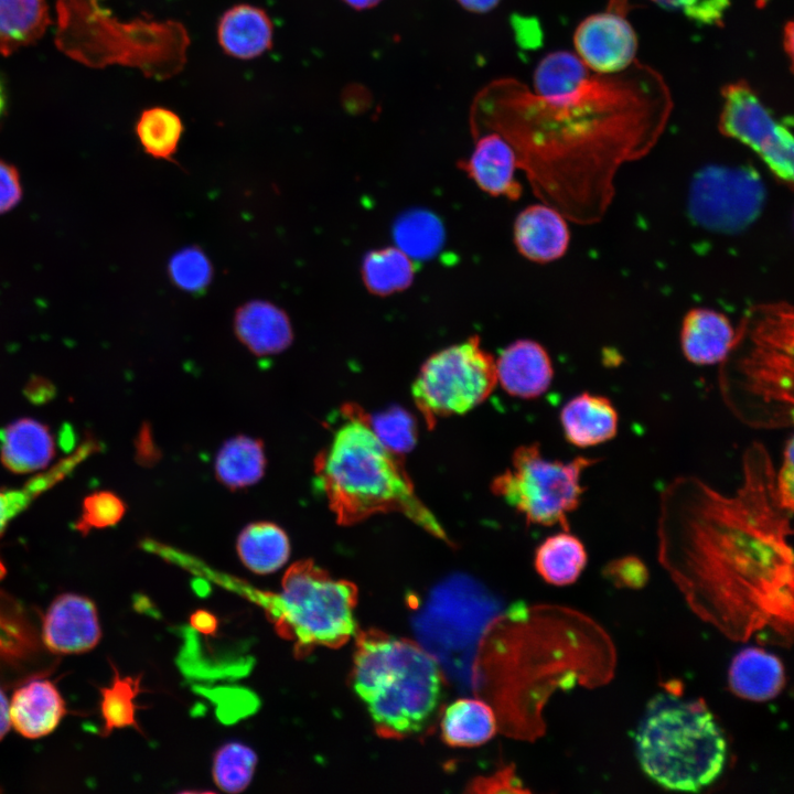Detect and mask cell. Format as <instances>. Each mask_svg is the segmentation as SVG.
Returning a JSON list of instances; mask_svg holds the SVG:
<instances>
[{
	"instance_id": "1",
	"label": "cell",
	"mask_w": 794,
	"mask_h": 794,
	"mask_svg": "<svg viewBox=\"0 0 794 794\" xmlns=\"http://www.w3.org/2000/svg\"><path fill=\"white\" fill-rule=\"evenodd\" d=\"M732 495L696 476H678L661 493L658 559L690 608L727 636L744 641L793 626V509L785 507L766 448L744 452Z\"/></svg>"
},
{
	"instance_id": "2",
	"label": "cell",
	"mask_w": 794,
	"mask_h": 794,
	"mask_svg": "<svg viewBox=\"0 0 794 794\" xmlns=\"http://www.w3.org/2000/svg\"><path fill=\"white\" fill-rule=\"evenodd\" d=\"M330 442L314 460L316 484L340 525L350 526L382 513H401L434 537L449 538L415 491L400 454L372 429L369 415L344 405Z\"/></svg>"
},
{
	"instance_id": "3",
	"label": "cell",
	"mask_w": 794,
	"mask_h": 794,
	"mask_svg": "<svg viewBox=\"0 0 794 794\" xmlns=\"http://www.w3.org/2000/svg\"><path fill=\"white\" fill-rule=\"evenodd\" d=\"M355 635L352 686L376 731L387 738L421 732L443 698L437 661L408 639L374 629Z\"/></svg>"
},
{
	"instance_id": "4",
	"label": "cell",
	"mask_w": 794,
	"mask_h": 794,
	"mask_svg": "<svg viewBox=\"0 0 794 794\" xmlns=\"http://www.w3.org/2000/svg\"><path fill=\"white\" fill-rule=\"evenodd\" d=\"M793 329L788 303L752 308L721 363L725 399L750 426L780 428L793 422Z\"/></svg>"
},
{
	"instance_id": "5",
	"label": "cell",
	"mask_w": 794,
	"mask_h": 794,
	"mask_svg": "<svg viewBox=\"0 0 794 794\" xmlns=\"http://www.w3.org/2000/svg\"><path fill=\"white\" fill-rule=\"evenodd\" d=\"M636 755L656 784L698 792L722 772L727 742L700 699L661 693L647 705L635 736Z\"/></svg>"
},
{
	"instance_id": "6",
	"label": "cell",
	"mask_w": 794,
	"mask_h": 794,
	"mask_svg": "<svg viewBox=\"0 0 794 794\" xmlns=\"http://www.w3.org/2000/svg\"><path fill=\"white\" fill-rule=\"evenodd\" d=\"M92 0H60V24L88 30L86 34L58 32L61 49L87 64L119 63L164 79L186 63L190 37L183 24L173 21L135 20L121 23Z\"/></svg>"
},
{
	"instance_id": "7",
	"label": "cell",
	"mask_w": 794,
	"mask_h": 794,
	"mask_svg": "<svg viewBox=\"0 0 794 794\" xmlns=\"http://www.w3.org/2000/svg\"><path fill=\"white\" fill-rule=\"evenodd\" d=\"M354 583L333 579L313 560L294 562L283 575L278 594L256 598L278 634L293 643L297 658L314 647L337 648L356 633Z\"/></svg>"
},
{
	"instance_id": "8",
	"label": "cell",
	"mask_w": 794,
	"mask_h": 794,
	"mask_svg": "<svg viewBox=\"0 0 794 794\" xmlns=\"http://www.w3.org/2000/svg\"><path fill=\"white\" fill-rule=\"evenodd\" d=\"M599 458L577 457L569 462L543 457L538 443L517 448L512 468L494 478L495 495L524 515L528 523L569 530L568 516L580 504L584 470Z\"/></svg>"
},
{
	"instance_id": "9",
	"label": "cell",
	"mask_w": 794,
	"mask_h": 794,
	"mask_svg": "<svg viewBox=\"0 0 794 794\" xmlns=\"http://www.w3.org/2000/svg\"><path fill=\"white\" fill-rule=\"evenodd\" d=\"M497 383L495 360L479 336L432 354L421 366L411 391L426 425L462 415L483 403Z\"/></svg>"
},
{
	"instance_id": "10",
	"label": "cell",
	"mask_w": 794,
	"mask_h": 794,
	"mask_svg": "<svg viewBox=\"0 0 794 794\" xmlns=\"http://www.w3.org/2000/svg\"><path fill=\"white\" fill-rule=\"evenodd\" d=\"M764 196L761 178L752 168L708 167L691 182L689 213L707 229L732 234L758 218Z\"/></svg>"
},
{
	"instance_id": "11",
	"label": "cell",
	"mask_w": 794,
	"mask_h": 794,
	"mask_svg": "<svg viewBox=\"0 0 794 794\" xmlns=\"http://www.w3.org/2000/svg\"><path fill=\"white\" fill-rule=\"evenodd\" d=\"M719 127L723 135L750 147L782 182L793 184L794 140L785 121H777L744 82L722 90Z\"/></svg>"
},
{
	"instance_id": "12",
	"label": "cell",
	"mask_w": 794,
	"mask_h": 794,
	"mask_svg": "<svg viewBox=\"0 0 794 794\" xmlns=\"http://www.w3.org/2000/svg\"><path fill=\"white\" fill-rule=\"evenodd\" d=\"M578 57L593 72L614 74L630 67L637 40L627 20L618 11L584 19L573 35Z\"/></svg>"
},
{
	"instance_id": "13",
	"label": "cell",
	"mask_w": 794,
	"mask_h": 794,
	"mask_svg": "<svg viewBox=\"0 0 794 794\" xmlns=\"http://www.w3.org/2000/svg\"><path fill=\"white\" fill-rule=\"evenodd\" d=\"M101 636L94 602L83 596L64 593L50 605L43 621L46 647L60 654L84 653Z\"/></svg>"
},
{
	"instance_id": "14",
	"label": "cell",
	"mask_w": 794,
	"mask_h": 794,
	"mask_svg": "<svg viewBox=\"0 0 794 794\" xmlns=\"http://www.w3.org/2000/svg\"><path fill=\"white\" fill-rule=\"evenodd\" d=\"M497 382L512 396L535 398L544 394L554 376L546 350L532 340H518L495 361Z\"/></svg>"
},
{
	"instance_id": "15",
	"label": "cell",
	"mask_w": 794,
	"mask_h": 794,
	"mask_svg": "<svg viewBox=\"0 0 794 794\" xmlns=\"http://www.w3.org/2000/svg\"><path fill=\"white\" fill-rule=\"evenodd\" d=\"M513 235L521 255L541 264L562 257L570 239L565 216L549 204L523 210L515 219Z\"/></svg>"
},
{
	"instance_id": "16",
	"label": "cell",
	"mask_w": 794,
	"mask_h": 794,
	"mask_svg": "<svg viewBox=\"0 0 794 794\" xmlns=\"http://www.w3.org/2000/svg\"><path fill=\"white\" fill-rule=\"evenodd\" d=\"M738 336V329L723 313L708 308H694L684 316L680 347L690 363L712 365L727 358Z\"/></svg>"
},
{
	"instance_id": "17",
	"label": "cell",
	"mask_w": 794,
	"mask_h": 794,
	"mask_svg": "<svg viewBox=\"0 0 794 794\" xmlns=\"http://www.w3.org/2000/svg\"><path fill=\"white\" fill-rule=\"evenodd\" d=\"M234 331L239 342L257 356L281 353L293 340L289 315L267 300H251L237 308Z\"/></svg>"
},
{
	"instance_id": "18",
	"label": "cell",
	"mask_w": 794,
	"mask_h": 794,
	"mask_svg": "<svg viewBox=\"0 0 794 794\" xmlns=\"http://www.w3.org/2000/svg\"><path fill=\"white\" fill-rule=\"evenodd\" d=\"M9 711L14 729L25 738L36 739L57 727L66 713V707L52 682L35 679L15 690Z\"/></svg>"
},
{
	"instance_id": "19",
	"label": "cell",
	"mask_w": 794,
	"mask_h": 794,
	"mask_svg": "<svg viewBox=\"0 0 794 794\" xmlns=\"http://www.w3.org/2000/svg\"><path fill=\"white\" fill-rule=\"evenodd\" d=\"M222 50L239 60H251L271 49L273 25L265 10L248 3L226 10L217 24Z\"/></svg>"
},
{
	"instance_id": "20",
	"label": "cell",
	"mask_w": 794,
	"mask_h": 794,
	"mask_svg": "<svg viewBox=\"0 0 794 794\" xmlns=\"http://www.w3.org/2000/svg\"><path fill=\"white\" fill-rule=\"evenodd\" d=\"M560 422L564 434L571 444L588 448L615 437L619 415L609 398L581 393L562 407Z\"/></svg>"
},
{
	"instance_id": "21",
	"label": "cell",
	"mask_w": 794,
	"mask_h": 794,
	"mask_svg": "<svg viewBox=\"0 0 794 794\" xmlns=\"http://www.w3.org/2000/svg\"><path fill=\"white\" fill-rule=\"evenodd\" d=\"M516 167L514 149L496 133L482 137L465 163L468 174L480 189L509 200L518 198L522 191L515 179Z\"/></svg>"
},
{
	"instance_id": "22",
	"label": "cell",
	"mask_w": 794,
	"mask_h": 794,
	"mask_svg": "<svg viewBox=\"0 0 794 794\" xmlns=\"http://www.w3.org/2000/svg\"><path fill=\"white\" fill-rule=\"evenodd\" d=\"M54 439L49 428L33 419H19L0 429V458L15 473L45 468L54 455Z\"/></svg>"
},
{
	"instance_id": "23",
	"label": "cell",
	"mask_w": 794,
	"mask_h": 794,
	"mask_svg": "<svg viewBox=\"0 0 794 794\" xmlns=\"http://www.w3.org/2000/svg\"><path fill=\"white\" fill-rule=\"evenodd\" d=\"M728 679L737 696L764 701L776 697L783 689L784 667L775 655L758 647H747L733 657Z\"/></svg>"
},
{
	"instance_id": "24",
	"label": "cell",
	"mask_w": 794,
	"mask_h": 794,
	"mask_svg": "<svg viewBox=\"0 0 794 794\" xmlns=\"http://www.w3.org/2000/svg\"><path fill=\"white\" fill-rule=\"evenodd\" d=\"M495 731L494 711L479 699H458L443 711L441 736L451 747L470 748L483 744L495 734Z\"/></svg>"
},
{
	"instance_id": "25",
	"label": "cell",
	"mask_w": 794,
	"mask_h": 794,
	"mask_svg": "<svg viewBox=\"0 0 794 794\" xmlns=\"http://www.w3.org/2000/svg\"><path fill=\"white\" fill-rule=\"evenodd\" d=\"M50 23L46 0H0V54L33 44Z\"/></svg>"
},
{
	"instance_id": "26",
	"label": "cell",
	"mask_w": 794,
	"mask_h": 794,
	"mask_svg": "<svg viewBox=\"0 0 794 794\" xmlns=\"http://www.w3.org/2000/svg\"><path fill=\"white\" fill-rule=\"evenodd\" d=\"M242 562L253 572L267 575L281 568L290 556L286 532L271 522H256L246 526L237 539Z\"/></svg>"
},
{
	"instance_id": "27",
	"label": "cell",
	"mask_w": 794,
	"mask_h": 794,
	"mask_svg": "<svg viewBox=\"0 0 794 794\" xmlns=\"http://www.w3.org/2000/svg\"><path fill=\"white\" fill-rule=\"evenodd\" d=\"M535 568L548 583H573L587 565L582 541L569 530L547 537L536 549Z\"/></svg>"
},
{
	"instance_id": "28",
	"label": "cell",
	"mask_w": 794,
	"mask_h": 794,
	"mask_svg": "<svg viewBox=\"0 0 794 794\" xmlns=\"http://www.w3.org/2000/svg\"><path fill=\"white\" fill-rule=\"evenodd\" d=\"M265 468L262 442L247 436H236L226 441L215 460L217 479L232 490L255 484L262 478Z\"/></svg>"
},
{
	"instance_id": "29",
	"label": "cell",
	"mask_w": 794,
	"mask_h": 794,
	"mask_svg": "<svg viewBox=\"0 0 794 794\" xmlns=\"http://www.w3.org/2000/svg\"><path fill=\"white\" fill-rule=\"evenodd\" d=\"M415 262L398 247L368 251L362 261V279L376 296H389L407 289L415 278Z\"/></svg>"
},
{
	"instance_id": "30",
	"label": "cell",
	"mask_w": 794,
	"mask_h": 794,
	"mask_svg": "<svg viewBox=\"0 0 794 794\" xmlns=\"http://www.w3.org/2000/svg\"><path fill=\"white\" fill-rule=\"evenodd\" d=\"M396 247L411 259L434 256L444 240L441 221L431 212L412 210L401 214L394 224Z\"/></svg>"
},
{
	"instance_id": "31",
	"label": "cell",
	"mask_w": 794,
	"mask_h": 794,
	"mask_svg": "<svg viewBox=\"0 0 794 794\" xmlns=\"http://www.w3.org/2000/svg\"><path fill=\"white\" fill-rule=\"evenodd\" d=\"M135 129L148 155L173 161L184 131L183 122L176 112L160 106L147 108L140 114Z\"/></svg>"
},
{
	"instance_id": "32",
	"label": "cell",
	"mask_w": 794,
	"mask_h": 794,
	"mask_svg": "<svg viewBox=\"0 0 794 794\" xmlns=\"http://www.w3.org/2000/svg\"><path fill=\"white\" fill-rule=\"evenodd\" d=\"M141 676L121 677L114 667L111 685L100 689V712L104 720L105 734L114 729L133 727L139 730L136 720V698L141 691Z\"/></svg>"
},
{
	"instance_id": "33",
	"label": "cell",
	"mask_w": 794,
	"mask_h": 794,
	"mask_svg": "<svg viewBox=\"0 0 794 794\" xmlns=\"http://www.w3.org/2000/svg\"><path fill=\"white\" fill-rule=\"evenodd\" d=\"M83 459V453L75 451L53 469L31 479L23 487L6 492L0 491V535L6 529L9 521L23 512L37 495L67 475Z\"/></svg>"
},
{
	"instance_id": "34",
	"label": "cell",
	"mask_w": 794,
	"mask_h": 794,
	"mask_svg": "<svg viewBox=\"0 0 794 794\" xmlns=\"http://www.w3.org/2000/svg\"><path fill=\"white\" fill-rule=\"evenodd\" d=\"M257 764L254 750L239 742L223 745L214 755L213 779L228 793H239L250 783Z\"/></svg>"
},
{
	"instance_id": "35",
	"label": "cell",
	"mask_w": 794,
	"mask_h": 794,
	"mask_svg": "<svg viewBox=\"0 0 794 794\" xmlns=\"http://www.w3.org/2000/svg\"><path fill=\"white\" fill-rule=\"evenodd\" d=\"M168 275L180 290L191 294H203L213 279V266L198 246H187L169 259Z\"/></svg>"
},
{
	"instance_id": "36",
	"label": "cell",
	"mask_w": 794,
	"mask_h": 794,
	"mask_svg": "<svg viewBox=\"0 0 794 794\" xmlns=\"http://www.w3.org/2000/svg\"><path fill=\"white\" fill-rule=\"evenodd\" d=\"M371 426L377 438L390 451L403 454L412 450L417 441L414 417L400 407H391L375 416L369 415Z\"/></svg>"
},
{
	"instance_id": "37",
	"label": "cell",
	"mask_w": 794,
	"mask_h": 794,
	"mask_svg": "<svg viewBox=\"0 0 794 794\" xmlns=\"http://www.w3.org/2000/svg\"><path fill=\"white\" fill-rule=\"evenodd\" d=\"M125 514L124 502L114 493L103 491L86 497L83 513L77 524L81 532L104 528L118 523Z\"/></svg>"
},
{
	"instance_id": "38",
	"label": "cell",
	"mask_w": 794,
	"mask_h": 794,
	"mask_svg": "<svg viewBox=\"0 0 794 794\" xmlns=\"http://www.w3.org/2000/svg\"><path fill=\"white\" fill-rule=\"evenodd\" d=\"M663 8L683 12L687 18L699 24L713 25L719 23L730 0H652Z\"/></svg>"
},
{
	"instance_id": "39",
	"label": "cell",
	"mask_w": 794,
	"mask_h": 794,
	"mask_svg": "<svg viewBox=\"0 0 794 794\" xmlns=\"http://www.w3.org/2000/svg\"><path fill=\"white\" fill-rule=\"evenodd\" d=\"M603 575L616 587L640 589L648 579V570L644 562L635 556H624L610 561Z\"/></svg>"
},
{
	"instance_id": "40",
	"label": "cell",
	"mask_w": 794,
	"mask_h": 794,
	"mask_svg": "<svg viewBox=\"0 0 794 794\" xmlns=\"http://www.w3.org/2000/svg\"><path fill=\"white\" fill-rule=\"evenodd\" d=\"M23 194L17 168L0 159V214L11 211Z\"/></svg>"
},
{
	"instance_id": "41",
	"label": "cell",
	"mask_w": 794,
	"mask_h": 794,
	"mask_svg": "<svg viewBox=\"0 0 794 794\" xmlns=\"http://www.w3.org/2000/svg\"><path fill=\"white\" fill-rule=\"evenodd\" d=\"M793 470V438L790 437L783 451L781 466L775 471V483L783 505L794 511Z\"/></svg>"
},
{
	"instance_id": "42",
	"label": "cell",
	"mask_w": 794,
	"mask_h": 794,
	"mask_svg": "<svg viewBox=\"0 0 794 794\" xmlns=\"http://www.w3.org/2000/svg\"><path fill=\"white\" fill-rule=\"evenodd\" d=\"M464 9L473 12H487L495 8L500 0H457Z\"/></svg>"
},
{
	"instance_id": "43",
	"label": "cell",
	"mask_w": 794,
	"mask_h": 794,
	"mask_svg": "<svg viewBox=\"0 0 794 794\" xmlns=\"http://www.w3.org/2000/svg\"><path fill=\"white\" fill-rule=\"evenodd\" d=\"M10 725H11V721H10L9 702H8L6 695L0 689V740L8 732Z\"/></svg>"
},
{
	"instance_id": "44",
	"label": "cell",
	"mask_w": 794,
	"mask_h": 794,
	"mask_svg": "<svg viewBox=\"0 0 794 794\" xmlns=\"http://www.w3.org/2000/svg\"><path fill=\"white\" fill-rule=\"evenodd\" d=\"M214 619L206 612H198L194 618L195 626L203 632H211L215 626Z\"/></svg>"
},
{
	"instance_id": "45",
	"label": "cell",
	"mask_w": 794,
	"mask_h": 794,
	"mask_svg": "<svg viewBox=\"0 0 794 794\" xmlns=\"http://www.w3.org/2000/svg\"><path fill=\"white\" fill-rule=\"evenodd\" d=\"M346 4L356 10L369 9L378 4L382 0H343Z\"/></svg>"
},
{
	"instance_id": "46",
	"label": "cell",
	"mask_w": 794,
	"mask_h": 794,
	"mask_svg": "<svg viewBox=\"0 0 794 794\" xmlns=\"http://www.w3.org/2000/svg\"><path fill=\"white\" fill-rule=\"evenodd\" d=\"M6 107V94L2 82L0 79V116L2 115Z\"/></svg>"
}]
</instances>
